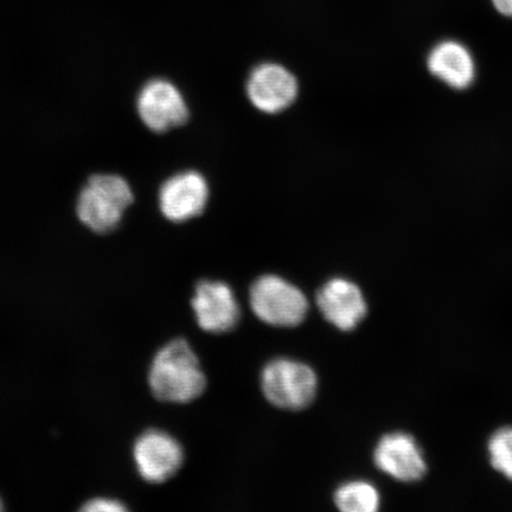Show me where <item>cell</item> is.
I'll return each mask as SVG.
<instances>
[{
	"instance_id": "obj_1",
	"label": "cell",
	"mask_w": 512,
	"mask_h": 512,
	"mask_svg": "<svg viewBox=\"0 0 512 512\" xmlns=\"http://www.w3.org/2000/svg\"><path fill=\"white\" fill-rule=\"evenodd\" d=\"M149 386L158 401L169 403H190L206 392L207 376L187 339H172L158 350L149 370Z\"/></svg>"
},
{
	"instance_id": "obj_2",
	"label": "cell",
	"mask_w": 512,
	"mask_h": 512,
	"mask_svg": "<svg viewBox=\"0 0 512 512\" xmlns=\"http://www.w3.org/2000/svg\"><path fill=\"white\" fill-rule=\"evenodd\" d=\"M133 194L123 177L95 175L88 179L78 201L80 221L93 232L107 234L117 229Z\"/></svg>"
},
{
	"instance_id": "obj_3",
	"label": "cell",
	"mask_w": 512,
	"mask_h": 512,
	"mask_svg": "<svg viewBox=\"0 0 512 512\" xmlns=\"http://www.w3.org/2000/svg\"><path fill=\"white\" fill-rule=\"evenodd\" d=\"M252 311L262 323L275 328H296L309 313V300L296 285L279 275L256 279L249 291Z\"/></svg>"
},
{
	"instance_id": "obj_4",
	"label": "cell",
	"mask_w": 512,
	"mask_h": 512,
	"mask_svg": "<svg viewBox=\"0 0 512 512\" xmlns=\"http://www.w3.org/2000/svg\"><path fill=\"white\" fill-rule=\"evenodd\" d=\"M261 389L273 406L302 411L316 398L318 377L307 364L291 358H275L261 373Z\"/></svg>"
},
{
	"instance_id": "obj_5",
	"label": "cell",
	"mask_w": 512,
	"mask_h": 512,
	"mask_svg": "<svg viewBox=\"0 0 512 512\" xmlns=\"http://www.w3.org/2000/svg\"><path fill=\"white\" fill-rule=\"evenodd\" d=\"M138 473L145 482L163 484L177 475L184 463V451L171 434L160 430L144 432L133 446Z\"/></svg>"
},
{
	"instance_id": "obj_6",
	"label": "cell",
	"mask_w": 512,
	"mask_h": 512,
	"mask_svg": "<svg viewBox=\"0 0 512 512\" xmlns=\"http://www.w3.org/2000/svg\"><path fill=\"white\" fill-rule=\"evenodd\" d=\"M198 326L209 334H227L236 328L241 309L235 293L222 281L202 280L191 299Z\"/></svg>"
},
{
	"instance_id": "obj_7",
	"label": "cell",
	"mask_w": 512,
	"mask_h": 512,
	"mask_svg": "<svg viewBox=\"0 0 512 512\" xmlns=\"http://www.w3.org/2000/svg\"><path fill=\"white\" fill-rule=\"evenodd\" d=\"M246 92L256 110L278 114L296 101L299 85L296 76L280 64L262 63L249 74Z\"/></svg>"
},
{
	"instance_id": "obj_8",
	"label": "cell",
	"mask_w": 512,
	"mask_h": 512,
	"mask_svg": "<svg viewBox=\"0 0 512 512\" xmlns=\"http://www.w3.org/2000/svg\"><path fill=\"white\" fill-rule=\"evenodd\" d=\"M137 108L143 123L153 132L163 133L187 123L189 110L183 95L166 80H152L140 92Z\"/></svg>"
},
{
	"instance_id": "obj_9",
	"label": "cell",
	"mask_w": 512,
	"mask_h": 512,
	"mask_svg": "<svg viewBox=\"0 0 512 512\" xmlns=\"http://www.w3.org/2000/svg\"><path fill=\"white\" fill-rule=\"evenodd\" d=\"M374 463L377 469L402 483L419 482L427 473L418 441L403 432L383 435L374 450Z\"/></svg>"
},
{
	"instance_id": "obj_10",
	"label": "cell",
	"mask_w": 512,
	"mask_h": 512,
	"mask_svg": "<svg viewBox=\"0 0 512 512\" xmlns=\"http://www.w3.org/2000/svg\"><path fill=\"white\" fill-rule=\"evenodd\" d=\"M208 200L207 179L196 171L181 172L169 178L159 192L160 210L166 219L176 223L200 216Z\"/></svg>"
},
{
	"instance_id": "obj_11",
	"label": "cell",
	"mask_w": 512,
	"mask_h": 512,
	"mask_svg": "<svg viewBox=\"0 0 512 512\" xmlns=\"http://www.w3.org/2000/svg\"><path fill=\"white\" fill-rule=\"evenodd\" d=\"M317 306L331 325L347 332L355 330L368 313L361 288L344 278L331 279L320 288Z\"/></svg>"
},
{
	"instance_id": "obj_12",
	"label": "cell",
	"mask_w": 512,
	"mask_h": 512,
	"mask_svg": "<svg viewBox=\"0 0 512 512\" xmlns=\"http://www.w3.org/2000/svg\"><path fill=\"white\" fill-rule=\"evenodd\" d=\"M427 67L435 78L457 91L469 88L476 79V63L464 44L447 40L428 54Z\"/></svg>"
},
{
	"instance_id": "obj_13",
	"label": "cell",
	"mask_w": 512,
	"mask_h": 512,
	"mask_svg": "<svg viewBox=\"0 0 512 512\" xmlns=\"http://www.w3.org/2000/svg\"><path fill=\"white\" fill-rule=\"evenodd\" d=\"M336 507L344 512H375L381 504L380 492L366 480H351L335 492Z\"/></svg>"
},
{
	"instance_id": "obj_14",
	"label": "cell",
	"mask_w": 512,
	"mask_h": 512,
	"mask_svg": "<svg viewBox=\"0 0 512 512\" xmlns=\"http://www.w3.org/2000/svg\"><path fill=\"white\" fill-rule=\"evenodd\" d=\"M492 467L512 482V427H505L492 435L488 444Z\"/></svg>"
},
{
	"instance_id": "obj_15",
	"label": "cell",
	"mask_w": 512,
	"mask_h": 512,
	"mask_svg": "<svg viewBox=\"0 0 512 512\" xmlns=\"http://www.w3.org/2000/svg\"><path fill=\"white\" fill-rule=\"evenodd\" d=\"M81 510L87 512H121L128 509L124 503L117 501V499L101 497L86 502Z\"/></svg>"
},
{
	"instance_id": "obj_16",
	"label": "cell",
	"mask_w": 512,
	"mask_h": 512,
	"mask_svg": "<svg viewBox=\"0 0 512 512\" xmlns=\"http://www.w3.org/2000/svg\"><path fill=\"white\" fill-rule=\"evenodd\" d=\"M499 14L512 18V0H491Z\"/></svg>"
},
{
	"instance_id": "obj_17",
	"label": "cell",
	"mask_w": 512,
	"mask_h": 512,
	"mask_svg": "<svg viewBox=\"0 0 512 512\" xmlns=\"http://www.w3.org/2000/svg\"><path fill=\"white\" fill-rule=\"evenodd\" d=\"M3 510V502H2V499H0V511Z\"/></svg>"
}]
</instances>
